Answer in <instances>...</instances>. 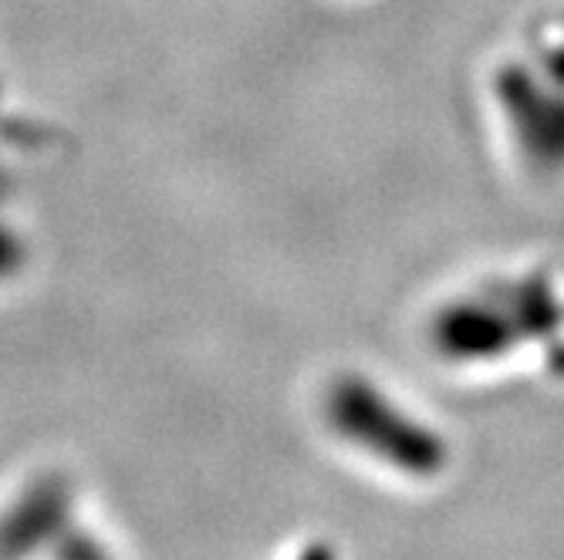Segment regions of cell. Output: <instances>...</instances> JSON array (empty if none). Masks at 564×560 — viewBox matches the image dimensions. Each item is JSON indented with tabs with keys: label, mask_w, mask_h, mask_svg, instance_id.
Listing matches in <instances>:
<instances>
[{
	"label": "cell",
	"mask_w": 564,
	"mask_h": 560,
	"mask_svg": "<svg viewBox=\"0 0 564 560\" xmlns=\"http://www.w3.org/2000/svg\"><path fill=\"white\" fill-rule=\"evenodd\" d=\"M332 419L335 426L351 436L355 442H362L369 449H379L382 455H392L399 463L416 460V432L405 429L389 409L386 402L358 382H341L332 392Z\"/></svg>",
	"instance_id": "6da1fadb"
},
{
	"label": "cell",
	"mask_w": 564,
	"mask_h": 560,
	"mask_svg": "<svg viewBox=\"0 0 564 560\" xmlns=\"http://www.w3.org/2000/svg\"><path fill=\"white\" fill-rule=\"evenodd\" d=\"M68 496L72 490L62 476H41L0 520V553H24L58 537L68 517Z\"/></svg>",
	"instance_id": "7a4b0ae2"
},
{
	"label": "cell",
	"mask_w": 564,
	"mask_h": 560,
	"mask_svg": "<svg viewBox=\"0 0 564 560\" xmlns=\"http://www.w3.org/2000/svg\"><path fill=\"white\" fill-rule=\"evenodd\" d=\"M21 257H24V246H21V240H18L11 230L0 227V277L14 274V271L21 267Z\"/></svg>",
	"instance_id": "3957f363"
},
{
	"label": "cell",
	"mask_w": 564,
	"mask_h": 560,
	"mask_svg": "<svg viewBox=\"0 0 564 560\" xmlns=\"http://www.w3.org/2000/svg\"><path fill=\"white\" fill-rule=\"evenodd\" d=\"M0 135L4 139H11V142H18V145H41L44 142V132L41 129H34V125H18L14 119H8L4 112H0Z\"/></svg>",
	"instance_id": "277c9868"
}]
</instances>
